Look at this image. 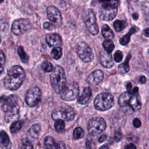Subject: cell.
<instances>
[{"label":"cell","mask_w":149,"mask_h":149,"mask_svg":"<svg viewBox=\"0 0 149 149\" xmlns=\"http://www.w3.org/2000/svg\"><path fill=\"white\" fill-rule=\"evenodd\" d=\"M25 77L23 68L19 65L12 67L3 79L4 87L10 90H16L22 84Z\"/></svg>","instance_id":"6da1fadb"},{"label":"cell","mask_w":149,"mask_h":149,"mask_svg":"<svg viewBox=\"0 0 149 149\" xmlns=\"http://www.w3.org/2000/svg\"><path fill=\"white\" fill-rule=\"evenodd\" d=\"M19 98L16 95L2 97L1 98V109L6 113L5 120L9 122L16 118L19 112Z\"/></svg>","instance_id":"7a4b0ae2"},{"label":"cell","mask_w":149,"mask_h":149,"mask_svg":"<svg viewBox=\"0 0 149 149\" xmlns=\"http://www.w3.org/2000/svg\"><path fill=\"white\" fill-rule=\"evenodd\" d=\"M119 105L131 112L140 109L141 104L139 95L136 94H130L129 92L122 93L118 98Z\"/></svg>","instance_id":"3957f363"},{"label":"cell","mask_w":149,"mask_h":149,"mask_svg":"<svg viewBox=\"0 0 149 149\" xmlns=\"http://www.w3.org/2000/svg\"><path fill=\"white\" fill-rule=\"evenodd\" d=\"M51 85L56 93H61L66 85V79L63 68L56 65L50 75Z\"/></svg>","instance_id":"277c9868"},{"label":"cell","mask_w":149,"mask_h":149,"mask_svg":"<svg viewBox=\"0 0 149 149\" xmlns=\"http://www.w3.org/2000/svg\"><path fill=\"white\" fill-rule=\"evenodd\" d=\"M119 4L118 0H109L103 2L100 9V18L105 21L113 20L117 14Z\"/></svg>","instance_id":"5b68a950"},{"label":"cell","mask_w":149,"mask_h":149,"mask_svg":"<svg viewBox=\"0 0 149 149\" xmlns=\"http://www.w3.org/2000/svg\"><path fill=\"white\" fill-rule=\"evenodd\" d=\"M94 105L96 109L104 111L112 108L114 105V98L112 94L108 93H102L95 98Z\"/></svg>","instance_id":"8992f818"},{"label":"cell","mask_w":149,"mask_h":149,"mask_svg":"<svg viewBox=\"0 0 149 149\" xmlns=\"http://www.w3.org/2000/svg\"><path fill=\"white\" fill-rule=\"evenodd\" d=\"M75 116L74 110L69 107H59L52 112L51 117L54 120L62 119L67 121L73 120Z\"/></svg>","instance_id":"52a82bcc"},{"label":"cell","mask_w":149,"mask_h":149,"mask_svg":"<svg viewBox=\"0 0 149 149\" xmlns=\"http://www.w3.org/2000/svg\"><path fill=\"white\" fill-rule=\"evenodd\" d=\"M83 19L88 31L93 35H97L98 33V28L93 10L91 9H87L84 13Z\"/></svg>","instance_id":"ba28073f"},{"label":"cell","mask_w":149,"mask_h":149,"mask_svg":"<svg viewBox=\"0 0 149 149\" xmlns=\"http://www.w3.org/2000/svg\"><path fill=\"white\" fill-rule=\"evenodd\" d=\"M79 86L77 83L73 81L66 84L61 91V97L65 101H72L76 99L79 93Z\"/></svg>","instance_id":"9c48e42d"},{"label":"cell","mask_w":149,"mask_h":149,"mask_svg":"<svg viewBox=\"0 0 149 149\" xmlns=\"http://www.w3.org/2000/svg\"><path fill=\"white\" fill-rule=\"evenodd\" d=\"M106 126V122L102 118L95 117L90 120L87 129L90 134L95 136L102 133L105 129Z\"/></svg>","instance_id":"30bf717a"},{"label":"cell","mask_w":149,"mask_h":149,"mask_svg":"<svg viewBox=\"0 0 149 149\" xmlns=\"http://www.w3.org/2000/svg\"><path fill=\"white\" fill-rule=\"evenodd\" d=\"M76 51L79 58L85 62H90L94 58L91 49L84 42H80L76 45Z\"/></svg>","instance_id":"8fae6325"},{"label":"cell","mask_w":149,"mask_h":149,"mask_svg":"<svg viewBox=\"0 0 149 149\" xmlns=\"http://www.w3.org/2000/svg\"><path fill=\"white\" fill-rule=\"evenodd\" d=\"M31 28V24L29 19H19L13 22L11 30L13 34L19 36L28 31Z\"/></svg>","instance_id":"7c38bea8"},{"label":"cell","mask_w":149,"mask_h":149,"mask_svg":"<svg viewBox=\"0 0 149 149\" xmlns=\"http://www.w3.org/2000/svg\"><path fill=\"white\" fill-rule=\"evenodd\" d=\"M41 92L40 89L36 86L30 88L25 96V101L27 105L33 107L37 105L41 100Z\"/></svg>","instance_id":"4fadbf2b"},{"label":"cell","mask_w":149,"mask_h":149,"mask_svg":"<svg viewBox=\"0 0 149 149\" xmlns=\"http://www.w3.org/2000/svg\"><path fill=\"white\" fill-rule=\"evenodd\" d=\"M47 13L48 19L56 25H61L62 23V15L59 10L54 6H50L47 9Z\"/></svg>","instance_id":"5bb4252c"},{"label":"cell","mask_w":149,"mask_h":149,"mask_svg":"<svg viewBox=\"0 0 149 149\" xmlns=\"http://www.w3.org/2000/svg\"><path fill=\"white\" fill-rule=\"evenodd\" d=\"M103 72L101 70H96L91 72L88 76L86 81L88 84L95 86L98 84L103 80Z\"/></svg>","instance_id":"9a60e30c"},{"label":"cell","mask_w":149,"mask_h":149,"mask_svg":"<svg viewBox=\"0 0 149 149\" xmlns=\"http://www.w3.org/2000/svg\"><path fill=\"white\" fill-rule=\"evenodd\" d=\"M44 144L46 149H66L65 144L62 141H55L51 136H47L44 139Z\"/></svg>","instance_id":"2e32d148"},{"label":"cell","mask_w":149,"mask_h":149,"mask_svg":"<svg viewBox=\"0 0 149 149\" xmlns=\"http://www.w3.org/2000/svg\"><path fill=\"white\" fill-rule=\"evenodd\" d=\"M100 61L101 64L106 68H111L113 66V62L111 54L105 50L102 51L100 52Z\"/></svg>","instance_id":"e0dca14e"},{"label":"cell","mask_w":149,"mask_h":149,"mask_svg":"<svg viewBox=\"0 0 149 149\" xmlns=\"http://www.w3.org/2000/svg\"><path fill=\"white\" fill-rule=\"evenodd\" d=\"M45 41L49 47H58L62 44L61 37L56 33H52L46 36Z\"/></svg>","instance_id":"ac0fdd59"},{"label":"cell","mask_w":149,"mask_h":149,"mask_svg":"<svg viewBox=\"0 0 149 149\" xmlns=\"http://www.w3.org/2000/svg\"><path fill=\"white\" fill-rule=\"evenodd\" d=\"M91 94H92L91 88L89 87H85L83 89L81 94L79 97L77 102L80 104H87L91 98Z\"/></svg>","instance_id":"d6986e66"},{"label":"cell","mask_w":149,"mask_h":149,"mask_svg":"<svg viewBox=\"0 0 149 149\" xmlns=\"http://www.w3.org/2000/svg\"><path fill=\"white\" fill-rule=\"evenodd\" d=\"M0 136V149H10L12 144L8 134L5 131L1 130Z\"/></svg>","instance_id":"ffe728a7"},{"label":"cell","mask_w":149,"mask_h":149,"mask_svg":"<svg viewBox=\"0 0 149 149\" xmlns=\"http://www.w3.org/2000/svg\"><path fill=\"white\" fill-rule=\"evenodd\" d=\"M40 130H41V127L40 125L34 124L28 130V133L32 138L34 139H37L38 138Z\"/></svg>","instance_id":"44dd1931"},{"label":"cell","mask_w":149,"mask_h":149,"mask_svg":"<svg viewBox=\"0 0 149 149\" xmlns=\"http://www.w3.org/2000/svg\"><path fill=\"white\" fill-rule=\"evenodd\" d=\"M141 9L144 17L145 21L149 24V2L144 1L141 2Z\"/></svg>","instance_id":"7402d4cb"},{"label":"cell","mask_w":149,"mask_h":149,"mask_svg":"<svg viewBox=\"0 0 149 149\" xmlns=\"http://www.w3.org/2000/svg\"><path fill=\"white\" fill-rule=\"evenodd\" d=\"M102 35L105 38L108 40H111L114 37L113 31L107 24H104L102 27Z\"/></svg>","instance_id":"603a6c76"},{"label":"cell","mask_w":149,"mask_h":149,"mask_svg":"<svg viewBox=\"0 0 149 149\" xmlns=\"http://www.w3.org/2000/svg\"><path fill=\"white\" fill-rule=\"evenodd\" d=\"M136 31L137 30H136V29L134 27H132L130 29L129 33H127L126 34H125L122 38H120V39L119 40L120 44H122V45H126L129 42V41H130L131 35L133 34V33H134L135 32H136Z\"/></svg>","instance_id":"cb8c5ba5"},{"label":"cell","mask_w":149,"mask_h":149,"mask_svg":"<svg viewBox=\"0 0 149 149\" xmlns=\"http://www.w3.org/2000/svg\"><path fill=\"white\" fill-rule=\"evenodd\" d=\"M131 58V55L129 54L126 59V60L125 61V62L119 65V66H118V69L120 73H127L129 70V60Z\"/></svg>","instance_id":"d4e9b609"},{"label":"cell","mask_w":149,"mask_h":149,"mask_svg":"<svg viewBox=\"0 0 149 149\" xmlns=\"http://www.w3.org/2000/svg\"><path fill=\"white\" fill-rule=\"evenodd\" d=\"M23 122L22 120H16L12 123L10 127V130L11 133H15L20 130L23 126Z\"/></svg>","instance_id":"484cf974"},{"label":"cell","mask_w":149,"mask_h":149,"mask_svg":"<svg viewBox=\"0 0 149 149\" xmlns=\"http://www.w3.org/2000/svg\"><path fill=\"white\" fill-rule=\"evenodd\" d=\"M102 45L105 50L109 54H111L112 52L115 47L113 41L111 40H108V39L105 40L103 42Z\"/></svg>","instance_id":"4316f807"},{"label":"cell","mask_w":149,"mask_h":149,"mask_svg":"<svg viewBox=\"0 0 149 149\" xmlns=\"http://www.w3.org/2000/svg\"><path fill=\"white\" fill-rule=\"evenodd\" d=\"M127 23L123 20H116L113 23V27L116 31H120L126 27Z\"/></svg>","instance_id":"83f0119b"},{"label":"cell","mask_w":149,"mask_h":149,"mask_svg":"<svg viewBox=\"0 0 149 149\" xmlns=\"http://www.w3.org/2000/svg\"><path fill=\"white\" fill-rule=\"evenodd\" d=\"M17 51L22 62L24 63H27L29 61V56L24 51L23 48L20 46L17 49Z\"/></svg>","instance_id":"f1b7e54d"},{"label":"cell","mask_w":149,"mask_h":149,"mask_svg":"<svg viewBox=\"0 0 149 149\" xmlns=\"http://www.w3.org/2000/svg\"><path fill=\"white\" fill-rule=\"evenodd\" d=\"M52 57L55 59H59L62 55V50L60 47H56L52 49L51 52Z\"/></svg>","instance_id":"f546056e"},{"label":"cell","mask_w":149,"mask_h":149,"mask_svg":"<svg viewBox=\"0 0 149 149\" xmlns=\"http://www.w3.org/2000/svg\"><path fill=\"white\" fill-rule=\"evenodd\" d=\"M65 122L62 119H58L56 120L54 123V127L56 132H62L65 129Z\"/></svg>","instance_id":"4dcf8cb0"},{"label":"cell","mask_w":149,"mask_h":149,"mask_svg":"<svg viewBox=\"0 0 149 149\" xmlns=\"http://www.w3.org/2000/svg\"><path fill=\"white\" fill-rule=\"evenodd\" d=\"M84 132L82 129V128H81L80 127H77L74 129L73 135L74 139L77 140V139L82 138L84 136Z\"/></svg>","instance_id":"1f68e13d"},{"label":"cell","mask_w":149,"mask_h":149,"mask_svg":"<svg viewBox=\"0 0 149 149\" xmlns=\"http://www.w3.org/2000/svg\"><path fill=\"white\" fill-rule=\"evenodd\" d=\"M19 149H33V146L28 139H23L22 141Z\"/></svg>","instance_id":"d6a6232c"},{"label":"cell","mask_w":149,"mask_h":149,"mask_svg":"<svg viewBox=\"0 0 149 149\" xmlns=\"http://www.w3.org/2000/svg\"><path fill=\"white\" fill-rule=\"evenodd\" d=\"M41 68L44 71L46 72H52L54 69L52 65L49 61H44L42 62L41 64Z\"/></svg>","instance_id":"836d02e7"},{"label":"cell","mask_w":149,"mask_h":149,"mask_svg":"<svg viewBox=\"0 0 149 149\" xmlns=\"http://www.w3.org/2000/svg\"><path fill=\"white\" fill-rule=\"evenodd\" d=\"M123 58V54L120 51H117L114 54V60L116 62H120Z\"/></svg>","instance_id":"e575fe53"},{"label":"cell","mask_w":149,"mask_h":149,"mask_svg":"<svg viewBox=\"0 0 149 149\" xmlns=\"http://www.w3.org/2000/svg\"><path fill=\"white\" fill-rule=\"evenodd\" d=\"M5 55L4 54L3 52V51L1 50V59H0V63H1V73H2L3 72V65L5 64Z\"/></svg>","instance_id":"d590c367"},{"label":"cell","mask_w":149,"mask_h":149,"mask_svg":"<svg viewBox=\"0 0 149 149\" xmlns=\"http://www.w3.org/2000/svg\"><path fill=\"white\" fill-rule=\"evenodd\" d=\"M87 149H95V145L94 142L90 140H87L86 142Z\"/></svg>","instance_id":"8d00e7d4"},{"label":"cell","mask_w":149,"mask_h":149,"mask_svg":"<svg viewBox=\"0 0 149 149\" xmlns=\"http://www.w3.org/2000/svg\"><path fill=\"white\" fill-rule=\"evenodd\" d=\"M122 138V134L120 132H116L114 134V139L116 141H119Z\"/></svg>","instance_id":"74e56055"},{"label":"cell","mask_w":149,"mask_h":149,"mask_svg":"<svg viewBox=\"0 0 149 149\" xmlns=\"http://www.w3.org/2000/svg\"><path fill=\"white\" fill-rule=\"evenodd\" d=\"M133 126L135 127H139L140 126H141V121L138 118H134L133 120Z\"/></svg>","instance_id":"f35d334b"},{"label":"cell","mask_w":149,"mask_h":149,"mask_svg":"<svg viewBox=\"0 0 149 149\" xmlns=\"http://www.w3.org/2000/svg\"><path fill=\"white\" fill-rule=\"evenodd\" d=\"M107 135L105 134H102L99 138H98V141L99 143H102L103 141H104L106 139H107Z\"/></svg>","instance_id":"ab89813d"},{"label":"cell","mask_w":149,"mask_h":149,"mask_svg":"<svg viewBox=\"0 0 149 149\" xmlns=\"http://www.w3.org/2000/svg\"><path fill=\"white\" fill-rule=\"evenodd\" d=\"M125 149H136V147L134 144L130 143V144L126 145L125 147Z\"/></svg>","instance_id":"60d3db41"},{"label":"cell","mask_w":149,"mask_h":149,"mask_svg":"<svg viewBox=\"0 0 149 149\" xmlns=\"http://www.w3.org/2000/svg\"><path fill=\"white\" fill-rule=\"evenodd\" d=\"M126 88H127V92L130 93V94L132 93V90H133V88H132V84L131 83H128L127 85H126Z\"/></svg>","instance_id":"b9f144b4"},{"label":"cell","mask_w":149,"mask_h":149,"mask_svg":"<svg viewBox=\"0 0 149 149\" xmlns=\"http://www.w3.org/2000/svg\"><path fill=\"white\" fill-rule=\"evenodd\" d=\"M143 34L146 37H149V28L146 29L143 31Z\"/></svg>","instance_id":"7bdbcfd3"},{"label":"cell","mask_w":149,"mask_h":149,"mask_svg":"<svg viewBox=\"0 0 149 149\" xmlns=\"http://www.w3.org/2000/svg\"><path fill=\"white\" fill-rule=\"evenodd\" d=\"M50 23H49V22H45L44 23V24H43V27H44V29H48L49 28V27H50Z\"/></svg>","instance_id":"ee69618b"},{"label":"cell","mask_w":149,"mask_h":149,"mask_svg":"<svg viewBox=\"0 0 149 149\" xmlns=\"http://www.w3.org/2000/svg\"><path fill=\"white\" fill-rule=\"evenodd\" d=\"M140 81L141 83H145L146 81V78L144 76H141L140 77Z\"/></svg>","instance_id":"f6af8a7d"},{"label":"cell","mask_w":149,"mask_h":149,"mask_svg":"<svg viewBox=\"0 0 149 149\" xmlns=\"http://www.w3.org/2000/svg\"><path fill=\"white\" fill-rule=\"evenodd\" d=\"M109 148H108V146L107 145V144H104V145H103V146H102L100 148V149H108Z\"/></svg>","instance_id":"bcb514c9"},{"label":"cell","mask_w":149,"mask_h":149,"mask_svg":"<svg viewBox=\"0 0 149 149\" xmlns=\"http://www.w3.org/2000/svg\"><path fill=\"white\" fill-rule=\"evenodd\" d=\"M132 16H133V17L134 19L136 20L138 19V14L137 13H134Z\"/></svg>","instance_id":"7dc6e473"},{"label":"cell","mask_w":149,"mask_h":149,"mask_svg":"<svg viewBox=\"0 0 149 149\" xmlns=\"http://www.w3.org/2000/svg\"><path fill=\"white\" fill-rule=\"evenodd\" d=\"M145 149H149V143H147L146 144Z\"/></svg>","instance_id":"c3c4849f"},{"label":"cell","mask_w":149,"mask_h":149,"mask_svg":"<svg viewBox=\"0 0 149 149\" xmlns=\"http://www.w3.org/2000/svg\"><path fill=\"white\" fill-rule=\"evenodd\" d=\"M148 120H149V115H148Z\"/></svg>","instance_id":"681fc988"}]
</instances>
